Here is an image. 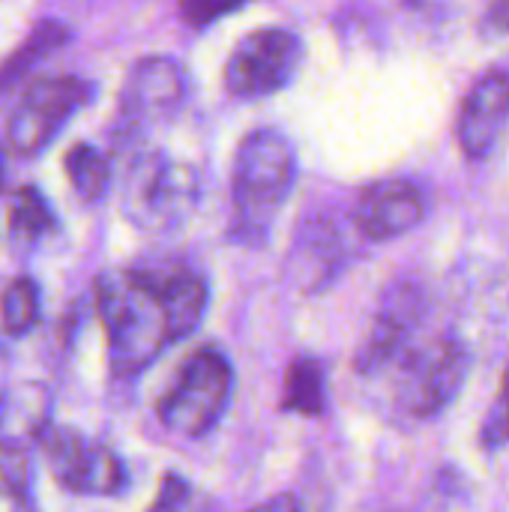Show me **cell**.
<instances>
[{"mask_svg": "<svg viewBox=\"0 0 509 512\" xmlns=\"http://www.w3.org/2000/svg\"><path fill=\"white\" fill-rule=\"evenodd\" d=\"M207 282L195 273L111 270L96 279V303L117 378L138 375L159 354L198 330L207 312Z\"/></svg>", "mask_w": 509, "mask_h": 512, "instance_id": "6da1fadb", "label": "cell"}, {"mask_svg": "<svg viewBox=\"0 0 509 512\" xmlns=\"http://www.w3.org/2000/svg\"><path fill=\"white\" fill-rule=\"evenodd\" d=\"M294 180L297 153L282 132L255 129L240 141L231 171V204L234 225L243 240L258 243L270 234V225L285 207Z\"/></svg>", "mask_w": 509, "mask_h": 512, "instance_id": "7a4b0ae2", "label": "cell"}, {"mask_svg": "<svg viewBox=\"0 0 509 512\" xmlns=\"http://www.w3.org/2000/svg\"><path fill=\"white\" fill-rule=\"evenodd\" d=\"M123 216L147 234L180 228L198 207L201 177L195 165L165 153H138L123 174Z\"/></svg>", "mask_w": 509, "mask_h": 512, "instance_id": "3957f363", "label": "cell"}, {"mask_svg": "<svg viewBox=\"0 0 509 512\" xmlns=\"http://www.w3.org/2000/svg\"><path fill=\"white\" fill-rule=\"evenodd\" d=\"M396 411L408 420H435L465 387L471 354L453 333L405 345L396 360Z\"/></svg>", "mask_w": 509, "mask_h": 512, "instance_id": "277c9868", "label": "cell"}, {"mask_svg": "<svg viewBox=\"0 0 509 512\" xmlns=\"http://www.w3.org/2000/svg\"><path fill=\"white\" fill-rule=\"evenodd\" d=\"M231 390L234 372L225 354L216 348H201L183 363L174 384L159 399V423L177 438H204L222 420L231 402Z\"/></svg>", "mask_w": 509, "mask_h": 512, "instance_id": "5b68a950", "label": "cell"}, {"mask_svg": "<svg viewBox=\"0 0 509 512\" xmlns=\"http://www.w3.org/2000/svg\"><path fill=\"white\" fill-rule=\"evenodd\" d=\"M93 93V81L81 75H54L36 81L33 87H27V93L9 117V147L18 156L42 153L63 132V126L93 99Z\"/></svg>", "mask_w": 509, "mask_h": 512, "instance_id": "8992f818", "label": "cell"}, {"mask_svg": "<svg viewBox=\"0 0 509 512\" xmlns=\"http://www.w3.org/2000/svg\"><path fill=\"white\" fill-rule=\"evenodd\" d=\"M303 63V42L285 27H261L240 39L225 63V87L237 99H264L288 87Z\"/></svg>", "mask_w": 509, "mask_h": 512, "instance_id": "52a82bcc", "label": "cell"}, {"mask_svg": "<svg viewBox=\"0 0 509 512\" xmlns=\"http://www.w3.org/2000/svg\"><path fill=\"white\" fill-rule=\"evenodd\" d=\"M42 453L51 477L75 495L111 498L126 489L123 462L99 441L87 438L72 426H48L42 432Z\"/></svg>", "mask_w": 509, "mask_h": 512, "instance_id": "ba28073f", "label": "cell"}, {"mask_svg": "<svg viewBox=\"0 0 509 512\" xmlns=\"http://www.w3.org/2000/svg\"><path fill=\"white\" fill-rule=\"evenodd\" d=\"M186 99V72L174 57L153 54L141 57L123 84L120 93V117L132 132L150 129L156 123L171 120Z\"/></svg>", "mask_w": 509, "mask_h": 512, "instance_id": "9c48e42d", "label": "cell"}, {"mask_svg": "<svg viewBox=\"0 0 509 512\" xmlns=\"http://www.w3.org/2000/svg\"><path fill=\"white\" fill-rule=\"evenodd\" d=\"M429 210V198L420 183L408 177H387L372 183L354 210L357 231L372 243L396 240L408 231H414Z\"/></svg>", "mask_w": 509, "mask_h": 512, "instance_id": "30bf717a", "label": "cell"}, {"mask_svg": "<svg viewBox=\"0 0 509 512\" xmlns=\"http://www.w3.org/2000/svg\"><path fill=\"white\" fill-rule=\"evenodd\" d=\"M423 321V291L414 282H396L372 321V330L366 336V345L357 357L360 375H378L384 372L396 354L417 339V327Z\"/></svg>", "mask_w": 509, "mask_h": 512, "instance_id": "8fae6325", "label": "cell"}, {"mask_svg": "<svg viewBox=\"0 0 509 512\" xmlns=\"http://www.w3.org/2000/svg\"><path fill=\"white\" fill-rule=\"evenodd\" d=\"M509 123V72H483L468 96L462 99L456 117V138L468 159H486L501 141Z\"/></svg>", "mask_w": 509, "mask_h": 512, "instance_id": "7c38bea8", "label": "cell"}, {"mask_svg": "<svg viewBox=\"0 0 509 512\" xmlns=\"http://www.w3.org/2000/svg\"><path fill=\"white\" fill-rule=\"evenodd\" d=\"M48 390L39 384H18L0 393V441L30 444L48 429Z\"/></svg>", "mask_w": 509, "mask_h": 512, "instance_id": "4fadbf2b", "label": "cell"}, {"mask_svg": "<svg viewBox=\"0 0 509 512\" xmlns=\"http://www.w3.org/2000/svg\"><path fill=\"white\" fill-rule=\"evenodd\" d=\"M285 411L318 417L324 411V366L315 357H297L285 375Z\"/></svg>", "mask_w": 509, "mask_h": 512, "instance_id": "5bb4252c", "label": "cell"}, {"mask_svg": "<svg viewBox=\"0 0 509 512\" xmlns=\"http://www.w3.org/2000/svg\"><path fill=\"white\" fill-rule=\"evenodd\" d=\"M54 228V213L36 186H21L9 207V237L18 246H33Z\"/></svg>", "mask_w": 509, "mask_h": 512, "instance_id": "9a60e30c", "label": "cell"}, {"mask_svg": "<svg viewBox=\"0 0 509 512\" xmlns=\"http://www.w3.org/2000/svg\"><path fill=\"white\" fill-rule=\"evenodd\" d=\"M66 177L81 201H99L111 186V162L93 144H75L66 153Z\"/></svg>", "mask_w": 509, "mask_h": 512, "instance_id": "2e32d148", "label": "cell"}, {"mask_svg": "<svg viewBox=\"0 0 509 512\" xmlns=\"http://www.w3.org/2000/svg\"><path fill=\"white\" fill-rule=\"evenodd\" d=\"M66 39H69V30H66L63 24H54V21L39 24V27L30 33V39L6 60V66H0V93L9 90L18 78H24L48 51L60 48Z\"/></svg>", "mask_w": 509, "mask_h": 512, "instance_id": "e0dca14e", "label": "cell"}, {"mask_svg": "<svg viewBox=\"0 0 509 512\" xmlns=\"http://www.w3.org/2000/svg\"><path fill=\"white\" fill-rule=\"evenodd\" d=\"M39 321V288L33 279L18 276L6 285L3 297H0V324L3 333L18 339L27 336Z\"/></svg>", "mask_w": 509, "mask_h": 512, "instance_id": "ac0fdd59", "label": "cell"}, {"mask_svg": "<svg viewBox=\"0 0 509 512\" xmlns=\"http://www.w3.org/2000/svg\"><path fill=\"white\" fill-rule=\"evenodd\" d=\"M33 465L24 444L0 441V504L27 507L33 498Z\"/></svg>", "mask_w": 509, "mask_h": 512, "instance_id": "d6986e66", "label": "cell"}, {"mask_svg": "<svg viewBox=\"0 0 509 512\" xmlns=\"http://www.w3.org/2000/svg\"><path fill=\"white\" fill-rule=\"evenodd\" d=\"M480 444L486 453H498L509 447V366L501 381V393L492 402V408L486 411L483 429H480Z\"/></svg>", "mask_w": 509, "mask_h": 512, "instance_id": "ffe728a7", "label": "cell"}, {"mask_svg": "<svg viewBox=\"0 0 509 512\" xmlns=\"http://www.w3.org/2000/svg\"><path fill=\"white\" fill-rule=\"evenodd\" d=\"M249 0H180V18L186 27L192 30H204L213 21H219L222 15L240 9Z\"/></svg>", "mask_w": 509, "mask_h": 512, "instance_id": "44dd1931", "label": "cell"}, {"mask_svg": "<svg viewBox=\"0 0 509 512\" xmlns=\"http://www.w3.org/2000/svg\"><path fill=\"white\" fill-rule=\"evenodd\" d=\"M189 501H192V486L171 474L162 480V489H159V498L153 507L156 510H177V507H186Z\"/></svg>", "mask_w": 509, "mask_h": 512, "instance_id": "7402d4cb", "label": "cell"}, {"mask_svg": "<svg viewBox=\"0 0 509 512\" xmlns=\"http://www.w3.org/2000/svg\"><path fill=\"white\" fill-rule=\"evenodd\" d=\"M492 21H495V27L509 30V0H495V6H492Z\"/></svg>", "mask_w": 509, "mask_h": 512, "instance_id": "603a6c76", "label": "cell"}, {"mask_svg": "<svg viewBox=\"0 0 509 512\" xmlns=\"http://www.w3.org/2000/svg\"><path fill=\"white\" fill-rule=\"evenodd\" d=\"M0 183H3V162H0Z\"/></svg>", "mask_w": 509, "mask_h": 512, "instance_id": "cb8c5ba5", "label": "cell"}, {"mask_svg": "<svg viewBox=\"0 0 509 512\" xmlns=\"http://www.w3.org/2000/svg\"><path fill=\"white\" fill-rule=\"evenodd\" d=\"M0 366H3V357H0ZM0 393H3V384H0Z\"/></svg>", "mask_w": 509, "mask_h": 512, "instance_id": "d4e9b609", "label": "cell"}]
</instances>
